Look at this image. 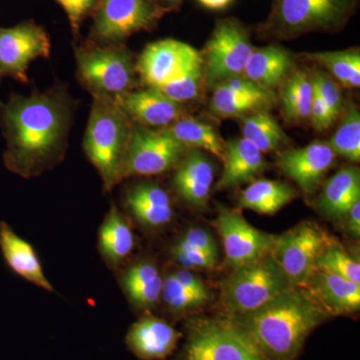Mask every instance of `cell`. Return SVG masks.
Listing matches in <instances>:
<instances>
[{"label":"cell","mask_w":360,"mask_h":360,"mask_svg":"<svg viewBox=\"0 0 360 360\" xmlns=\"http://www.w3.org/2000/svg\"><path fill=\"white\" fill-rule=\"evenodd\" d=\"M70 120V103L58 91L13 94L7 103H0L6 167L25 177L51 167L65 151Z\"/></svg>","instance_id":"cell-1"},{"label":"cell","mask_w":360,"mask_h":360,"mask_svg":"<svg viewBox=\"0 0 360 360\" xmlns=\"http://www.w3.org/2000/svg\"><path fill=\"white\" fill-rule=\"evenodd\" d=\"M329 315L302 288H292L255 311L227 317L266 360H295L305 341Z\"/></svg>","instance_id":"cell-2"},{"label":"cell","mask_w":360,"mask_h":360,"mask_svg":"<svg viewBox=\"0 0 360 360\" xmlns=\"http://www.w3.org/2000/svg\"><path fill=\"white\" fill-rule=\"evenodd\" d=\"M131 120L112 97L94 96L84 148L101 174L105 191L122 180L123 161L132 134Z\"/></svg>","instance_id":"cell-3"},{"label":"cell","mask_w":360,"mask_h":360,"mask_svg":"<svg viewBox=\"0 0 360 360\" xmlns=\"http://www.w3.org/2000/svg\"><path fill=\"white\" fill-rule=\"evenodd\" d=\"M359 0H271L262 37L295 39L311 32H338L356 13Z\"/></svg>","instance_id":"cell-4"},{"label":"cell","mask_w":360,"mask_h":360,"mask_svg":"<svg viewBox=\"0 0 360 360\" xmlns=\"http://www.w3.org/2000/svg\"><path fill=\"white\" fill-rule=\"evenodd\" d=\"M290 288L270 253L232 269L221 284L220 302L229 317L238 316L260 309Z\"/></svg>","instance_id":"cell-5"},{"label":"cell","mask_w":360,"mask_h":360,"mask_svg":"<svg viewBox=\"0 0 360 360\" xmlns=\"http://www.w3.org/2000/svg\"><path fill=\"white\" fill-rule=\"evenodd\" d=\"M184 360H266L231 319H198L187 326Z\"/></svg>","instance_id":"cell-6"},{"label":"cell","mask_w":360,"mask_h":360,"mask_svg":"<svg viewBox=\"0 0 360 360\" xmlns=\"http://www.w3.org/2000/svg\"><path fill=\"white\" fill-rule=\"evenodd\" d=\"M75 58L80 79L94 96L113 97L131 91L136 84V65L125 47L78 49Z\"/></svg>","instance_id":"cell-7"},{"label":"cell","mask_w":360,"mask_h":360,"mask_svg":"<svg viewBox=\"0 0 360 360\" xmlns=\"http://www.w3.org/2000/svg\"><path fill=\"white\" fill-rule=\"evenodd\" d=\"M255 47L248 28L236 18L217 20L202 56L203 77L214 87L229 78L243 75Z\"/></svg>","instance_id":"cell-8"},{"label":"cell","mask_w":360,"mask_h":360,"mask_svg":"<svg viewBox=\"0 0 360 360\" xmlns=\"http://www.w3.org/2000/svg\"><path fill=\"white\" fill-rule=\"evenodd\" d=\"M169 8L158 0H99L92 26L97 44H116L153 28Z\"/></svg>","instance_id":"cell-9"},{"label":"cell","mask_w":360,"mask_h":360,"mask_svg":"<svg viewBox=\"0 0 360 360\" xmlns=\"http://www.w3.org/2000/svg\"><path fill=\"white\" fill-rule=\"evenodd\" d=\"M331 239L321 227L303 222L277 238L271 255L291 288H302L316 269L319 255Z\"/></svg>","instance_id":"cell-10"},{"label":"cell","mask_w":360,"mask_h":360,"mask_svg":"<svg viewBox=\"0 0 360 360\" xmlns=\"http://www.w3.org/2000/svg\"><path fill=\"white\" fill-rule=\"evenodd\" d=\"M187 150L165 129L134 127L123 161L122 179L132 175L165 174L179 165Z\"/></svg>","instance_id":"cell-11"},{"label":"cell","mask_w":360,"mask_h":360,"mask_svg":"<svg viewBox=\"0 0 360 360\" xmlns=\"http://www.w3.org/2000/svg\"><path fill=\"white\" fill-rule=\"evenodd\" d=\"M214 226L224 243L225 265L231 269L270 255L278 238L248 224L240 210L222 205H217Z\"/></svg>","instance_id":"cell-12"},{"label":"cell","mask_w":360,"mask_h":360,"mask_svg":"<svg viewBox=\"0 0 360 360\" xmlns=\"http://www.w3.org/2000/svg\"><path fill=\"white\" fill-rule=\"evenodd\" d=\"M51 41L46 32L32 22L0 27V78L27 82V71L35 59L49 58Z\"/></svg>","instance_id":"cell-13"},{"label":"cell","mask_w":360,"mask_h":360,"mask_svg":"<svg viewBox=\"0 0 360 360\" xmlns=\"http://www.w3.org/2000/svg\"><path fill=\"white\" fill-rule=\"evenodd\" d=\"M201 61L202 56L191 45L165 39L144 49L137 61L136 70L148 87L160 89Z\"/></svg>","instance_id":"cell-14"},{"label":"cell","mask_w":360,"mask_h":360,"mask_svg":"<svg viewBox=\"0 0 360 360\" xmlns=\"http://www.w3.org/2000/svg\"><path fill=\"white\" fill-rule=\"evenodd\" d=\"M328 142H312L304 148L288 149L276 156V165L307 195L314 193L335 160Z\"/></svg>","instance_id":"cell-15"},{"label":"cell","mask_w":360,"mask_h":360,"mask_svg":"<svg viewBox=\"0 0 360 360\" xmlns=\"http://www.w3.org/2000/svg\"><path fill=\"white\" fill-rule=\"evenodd\" d=\"M123 112L144 127L165 129L186 115L182 104L175 103L160 90L148 89L125 92L112 97Z\"/></svg>","instance_id":"cell-16"},{"label":"cell","mask_w":360,"mask_h":360,"mask_svg":"<svg viewBox=\"0 0 360 360\" xmlns=\"http://www.w3.org/2000/svg\"><path fill=\"white\" fill-rule=\"evenodd\" d=\"M182 336L165 319L146 315L130 326L125 343L137 359L162 360L174 354Z\"/></svg>","instance_id":"cell-17"},{"label":"cell","mask_w":360,"mask_h":360,"mask_svg":"<svg viewBox=\"0 0 360 360\" xmlns=\"http://www.w3.org/2000/svg\"><path fill=\"white\" fill-rule=\"evenodd\" d=\"M329 316L355 314L360 309V284L315 269L302 286Z\"/></svg>","instance_id":"cell-18"},{"label":"cell","mask_w":360,"mask_h":360,"mask_svg":"<svg viewBox=\"0 0 360 360\" xmlns=\"http://www.w3.org/2000/svg\"><path fill=\"white\" fill-rule=\"evenodd\" d=\"M214 167L200 149H188L176 167L174 187L187 205L205 208L212 193Z\"/></svg>","instance_id":"cell-19"},{"label":"cell","mask_w":360,"mask_h":360,"mask_svg":"<svg viewBox=\"0 0 360 360\" xmlns=\"http://www.w3.org/2000/svg\"><path fill=\"white\" fill-rule=\"evenodd\" d=\"M161 300L172 314L182 315L205 307L212 292L198 274L179 267L163 277Z\"/></svg>","instance_id":"cell-20"},{"label":"cell","mask_w":360,"mask_h":360,"mask_svg":"<svg viewBox=\"0 0 360 360\" xmlns=\"http://www.w3.org/2000/svg\"><path fill=\"white\" fill-rule=\"evenodd\" d=\"M222 161L224 172L215 184L217 191L255 181L269 167L262 151L243 137L225 142Z\"/></svg>","instance_id":"cell-21"},{"label":"cell","mask_w":360,"mask_h":360,"mask_svg":"<svg viewBox=\"0 0 360 360\" xmlns=\"http://www.w3.org/2000/svg\"><path fill=\"white\" fill-rule=\"evenodd\" d=\"M125 205L134 219L148 229H160L174 219V206L169 195L151 182H141L132 186L125 195Z\"/></svg>","instance_id":"cell-22"},{"label":"cell","mask_w":360,"mask_h":360,"mask_svg":"<svg viewBox=\"0 0 360 360\" xmlns=\"http://www.w3.org/2000/svg\"><path fill=\"white\" fill-rule=\"evenodd\" d=\"M292 71L290 52L279 45H267L253 49L243 75L262 89L274 91Z\"/></svg>","instance_id":"cell-23"},{"label":"cell","mask_w":360,"mask_h":360,"mask_svg":"<svg viewBox=\"0 0 360 360\" xmlns=\"http://www.w3.org/2000/svg\"><path fill=\"white\" fill-rule=\"evenodd\" d=\"M0 248L4 258L14 272L42 290L53 292V286L45 276L34 248L18 236L4 222L0 224Z\"/></svg>","instance_id":"cell-24"},{"label":"cell","mask_w":360,"mask_h":360,"mask_svg":"<svg viewBox=\"0 0 360 360\" xmlns=\"http://www.w3.org/2000/svg\"><path fill=\"white\" fill-rule=\"evenodd\" d=\"M360 200V174L355 167L336 172L326 181L315 207L329 219H343L355 201Z\"/></svg>","instance_id":"cell-25"},{"label":"cell","mask_w":360,"mask_h":360,"mask_svg":"<svg viewBox=\"0 0 360 360\" xmlns=\"http://www.w3.org/2000/svg\"><path fill=\"white\" fill-rule=\"evenodd\" d=\"M122 288L130 302L141 310H150L160 302L163 277L153 262H135L122 277Z\"/></svg>","instance_id":"cell-26"},{"label":"cell","mask_w":360,"mask_h":360,"mask_svg":"<svg viewBox=\"0 0 360 360\" xmlns=\"http://www.w3.org/2000/svg\"><path fill=\"white\" fill-rule=\"evenodd\" d=\"M134 234L115 206L104 219L98 231V248L108 264L118 266L134 250Z\"/></svg>","instance_id":"cell-27"},{"label":"cell","mask_w":360,"mask_h":360,"mask_svg":"<svg viewBox=\"0 0 360 360\" xmlns=\"http://www.w3.org/2000/svg\"><path fill=\"white\" fill-rule=\"evenodd\" d=\"M314 98L310 73L296 70L281 85V113L285 122L300 123L309 120Z\"/></svg>","instance_id":"cell-28"},{"label":"cell","mask_w":360,"mask_h":360,"mask_svg":"<svg viewBox=\"0 0 360 360\" xmlns=\"http://www.w3.org/2000/svg\"><path fill=\"white\" fill-rule=\"evenodd\" d=\"M295 198L288 184L277 180L258 179L251 182L239 196V206L262 214H274Z\"/></svg>","instance_id":"cell-29"},{"label":"cell","mask_w":360,"mask_h":360,"mask_svg":"<svg viewBox=\"0 0 360 360\" xmlns=\"http://www.w3.org/2000/svg\"><path fill=\"white\" fill-rule=\"evenodd\" d=\"M162 129L184 144L187 149L206 150L221 160L224 158L225 142L212 125L207 123L184 115Z\"/></svg>","instance_id":"cell-30"},{"label":"cell","mask_w":360,"mask_h":360,"mask_svg":"<svg viewBox=\"0 0 360 360\" xmlns=\"http://www.w3.org/2000/svg\"><path fill=\"white\" fill-rule=\"evenodd\" d=\"M241 132L246 141L264 153L276 150L288 141L285 132L269 110H259L243 117Z\"/></svg>","instance_id":"cell-31"},{"label":"cell","mask_w":360,"mask_h":360,"mask_svg":"<svg viewBox=\"0 0 360 360\" xmlns=\"http://www.w3.org/2000/svg\"><path fill=\"white\" fill-rule=\"evenodd\" d=\"M305 58L322 66L329 75L347 89L360 86V53L359 49L314 52Z\"/></svg>","instance_id":"cell-32"},{"label":"cell","mask_w":360,"mask_h":360,"mask_svg":"<svg viewBox=\"0 0 360 360\" xmlns=\"http://www.w3.org/2000/svg\"><path fill=\"white\" fill-rule=\"evenodd\" d=\"M276 103L236 94L222 84L213 87L210 108L214 115L224 118L245 117L259 110H267Z\"/></svg>","instance_id":"cell-33"},{"label":"cell","mask_w":360,"mask_h":360,"mask_svg":"<svg viewBox=\"0 0 360 360\" xmlns=\"http://www.w3.org/2000/svg\"><path fill=\"white\" fill-rule=\"evenodd\" d=\"M345 111L340 125L328 142L335 155L352 162L360 160V115L359 108L350 104Z\"/></svg>","instance_id":"cell-34"},{"label":"cell","mask_w":360,"mask_h":360,"mask_svg":"<svg viewBox=\"0 0 360 360\" xmlns=\"http://www.w3.org/2000/svg\"><path fill=\"white\" fill-rule=\"evenodd\" d=\"M316 269L343 277L352 283L360 284L359 259L350 257L345 248L330 240L323 248L316 262Z\"/></svg>","instance_id":"cell-35"},{"label":"cell","mask_w":360,"mask_h":360,"mask_svg":"<svg viewBox=\"0 0 360 360\" xmlns=\"http://www.w3.org/2000/svg\"><path fill=\"white\" fill-rule=\"evenodd\" d=\"M205 77H203L202 61L193 66L191 70L180 75L176 79L163 85L160 90L175 103L184 104L187 101H193L200 96Z\"/></svg>","instance_id":"cell-36"},{"label":"cell","mask_w":360,"mask_h":360,"mask_svg":"<svg viewBox=\"0 0 360 360\" xmlns=\"http://www.w3.org/2000/svg\"><path fill=\"white\" fill-rule=\"evenodd\" d=\"M198 251L219 252V248L212 234L207 229L202 227H191L175 240L170 248V255Z\"/></svg>","instance_id":"cell-37"},{"label":"cell","mask_w":360,"mask_h":360,"mask_svg":"<svg viewBox=\"0 0 360 360\" xmlns=\"http://www.w3.org/2000/svg\"><path fill=\"white\" fill-rule=\"evenodd\" d=\"M310 77L315 91L328 106L335 120H338V116L345 110V103L340 86L330 75L323 72V70H315L314 72L310 73Z\"/></svg>","instance_id":"cell-38"},{"label":"cell","mask_w":360,"mask_h":360,"mask_svg":"<svg viewBox=\"0 0 360 360\" xmlns=\"http://www.w3.org/2000/svg\"><path fill=\"white\" fill-rule=\"evenodd\" d=\"M179 269L188 270L212 269L217 264L219 252L198 251L170 255Z\"/></svg>","instance_id":"cell-39"},{"label":"cell","mask_w":360,"mask_h":360,"mask_svg":"<svg viewBox=\"0 0 360 360\" xmlns=\"http://www.w3.org/2000/svg\"><path fill=\"white\" fill-rule=\"evenodd\" d=\"M63 7L70 20L73 32L77 33L80 25L99 0H56Z\"/></svg>","instance_id":"cell-40"},{"label":"cell","mask_w":360,"mask_h":360,"mask_svg":"<svg viewBox=\"0 0 360 360\" xmlns=\"http://www.w3.org/2000/svg\"><path fill=\"white\" fill-rule=\"evenodd\" d=\"M309 120L311 122L314 129L317 131L329 129L330 125L335 122V117L331 115L328 106L316 94L314 89Z\"/></svg>","instance_id":"cell-41"},{"label":"cell","mask_w":360,"mask_h":360,"mask_svg":"<svg viewBox=\"0 0 360 360\" xmlns=\"http://www.w3.org/2000/svg\"><path fill=\"white\" fill-rule=\"evenodd\" d=\"M345 226L347 231L354 238H359L360 236V200L355 201L354 205L348 210L345 217Z\"/></svg>","instance_id":"cell-42"},{"label":"cell","mask_w":360,"mask_h":360,"mask_svg":"<svg viewBox=\"0 0 360 360\" xmlns=\"http://www.w3.org/2000/svg\"><path fill=\"white\" fill-rule=\"evenodd\" d=\"M201 6L212 11H219L229 6L233 0H198Z\"/></svg>","instance_id":"cell-43"},{"label":"cell","mask_w":360,"mask_h":360,"mask_svg":"<svg viewBox=\"0 0 360 360\" xmlns=\"http://www.w3.org/2000/svg\"><path fill=\"white\" fill-rule=\"evenodd\" d=\"M161 1L165 2L167 6H177V4H180L181 0H161Z\"/></svg>","instance_id":"cell-44"}]
</instances>
